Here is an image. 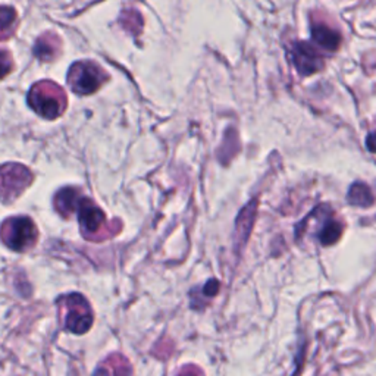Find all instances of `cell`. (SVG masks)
<instances>
[{
    "label": "cell",
    "instance_id": "1",
    "mask_svg": "<svg viewBox=\"0 0 376 376\" xmlns=\"http://www.w3.org/2000/svg\"><path fill=\"white\" fill-rule=\"evenodd\" d=\"M77 216L81 235L87 241H106L109 238L118 235L122 230V222L119 219H113L109 222L103 210L93 200L86 196L79 201Z\"/></svg>",
    "mask_w": 376,
    "mask_h": 376
},
{
    "label": "cell",
    "instance_id": "2",
    "mask_svg": "<svg viewBox=\"0 0 376 376\" xmlns=\"http://www.w3.org/2000/svg\"><path fill=\"white\" fill-rule=\"evenodd\" d=\"M30 108L46 119H56L63 115L68 106L65 90L50 79L34 84L28 93Z\"/></svg>",
    "mask_w": 376,
    "mask_h": 376
},
{
    "label": "cell",
    "instance_id": "3",
    "mask_svg": "<svg viewBox=\"0 0 376 376\" xmlns=\"http://www.w3.org/2000/svg\"><path fill=\"white\" fill-rule=\"evenodd\" d=\"M0 238L6 247L17 253H26L36 246L39 230L28 216H14L8 218L0 226Z\"/></svg>",
    "mask_w": 376,
    "mask_h": 376
},
{
    "label": "cell",
    "instance_id": "4",
    "mask_svg": "<svg viewBox=\"0 0 376 376\" xmlns=\"http://www.w3.org/2000/svg\"><path fill=\"white\" fill-rule=\"evenodd\" d=\"M106 81H109V74L99 63L91 61L75 62L68 72V84L79 96L96 93Z\"/></svg>",
    "mask_w": 376,
    "mask_h": 376
},
{
    "label": "cell",
    "instance_id": "5",
    "mask_svg": "<svg viewBox=\"0 0 376 376\" xmlns=\"http://www.w3.org/2000/svg\"><path fill=\"white\" fill-rule=\"evenodd\" d=\"M58 306L63 316L65 328L72 334H86L93 325V312L81 294L63 295L58 300Z\"/></svg>",
    "mask_w": 376,
    "mask_h": 376
},
{
    "label": "cell",
    "instance_id": "6",
    "mask_svg": "<svg viewBox=\"0 0 376 376\" xmlns=\"http://www.w3.org/2000/svg\"><path fill=\"white\" fill-rule=\"evenodd\" d=\"M34 181L31 170L21 164H6L0 166V200L15 201Z\"/></svg>",
    "mask_w": 376,
    "mask_h": 376
},
{
    "label": "cell",
    "instance_id": "7",
    "mask_svg": "<svg viewBox=\"0 0 376 376\" xmlns=\"http://www.w3.org/2000/svg\"><path fill=\"white\" fill-rule=\"evenodd\" d=\"M291 61L301 75H310L324 68V61L309 43H294L290 52Z\"/></svg>",
    "mask_w": 376,
    "mask_h": 376
},
{
    "label": "cell",
    "instance_id": "8",
    "mask_svg": "<svg viewBox=\"0 0 376 376\" xmlns=\"http://www.w3.org/2000/svg\"><path fill=\"white\" fill-rule=\"evenodd\" d=\"M84 197L83 191L77 187H65L56 192L53 197L55 210L58 212L62 218L70 219L77 213L79 201Z\"/></svg>",
    "mask_w": 376,
    "mask_h": 376
},
{
    "label": "cell",
    "instance_id": "9",
    "mask_svg": "<svg viewBox=\"0 0 376 376\" xmlns=\"http://www.w3.org/2000/svg\"><path fill=\"white\" fill-rule=\"evenodd\" d=\"M62 52V40L53 31L41 34L34 46V55L41 62H53Z\"/></svg>",
    "mask_w": 376,
    "mask_h": 376
},
{
    "label": "cell",
    "instance_id": "10",
    "mask_svg": "<svg viewBox=\"0 0 376 376\" xmlns=\"http://www.w3.org/2000/svg\"><path fill=\"white\" fill-rule=\"evenodd\" d=\"M131 364L127 357L115 353L99 364L95 376H131Z\"/></svg>",
    "mask_w": 376,
    "mask_h": 376
},
{
    "label": "cell",
    "instance_id": "11",
    "mask_svg": "<svg viewBox=\"0 0 376 376\" xmlns=\"http://www.w3.org/2000/svg\"><path fill=\"white\" fill-rule=\"evenodd\" d=\"M256 201H250L247 206L240 212L237 218V225H235V237H237V244L243 246L247 238L252 232L253 222H255V216H256Z\"/></svg>",
    "mask_w": 376,
    "mask_h": 376
},
{
    "label": "cell",
    "instance_id": "12",
    "mask_svg": "<svg viewBox=\"0 0 376 376\" xmlns=\"http://www.w3.org/2000/svg\"><path fill=\"white\" fill-rule=\"evenodd\" d=\"M312 37L315 43H317L322 49L326 50H337L341 43L339 32H337L331 27H328L326 24H313Z\"/></svg>",
    "mask_w": 376,
    "mask_h": 376
},
{
    "label": "cell",
    "instance_id": "13",
    "mask_svg": "<svg viewBox=\"0 0 376 376\" xmlns=\"http://www.w3.org/2000/svg\"><path fill=\"white\" fill-rule=\"evenodd\" d=\"M18 28L17 10L10 6H0V41L10 39Z\"/></svg>",
    "mask_w": 376,
    "mask_h": 376
},
{
    "label": "cell",
    "instance_id": "14",
    "mask_svg": "<svg viewBox=\"0 0 376 376\" xmlns=\"http://www.w3.org/2000/svg\"><path fill=\"white\" fill-rule=\"evenodd\" d=\"M347 200L351 206L359 208H369L373 204L372 191L366 184H363V182H355V184L351 186Z\"/></svg>",
    "mask_w": 376,
    "mask_h": 376
},
{
    "label": "cell",
    "instance_id": "15",
    "mask_svg": "<svg viewBox=\"0 0 376 376\" xmlns=\"http://www.w3.org/2000/svg\"><path fill=\"white\" fill-rule=\"evenodd\" d=\"M343 230L344 226L341 225V222H338L337 219H328L325 221L322 230L319 231L317 240L324 246H333L339 240L341 234H343Z\"/></svg>",
    "mask_w": 376,
    "mask_h": 376
},
{
    "label": "cell",
    "instance_id": "16",
    "mask_svg": "<svg viewBox=\"0 0 376 376\" xmlns=\"http://www.w3.org/2000/svg\"><path fill=\"white\" fill-rule=\"evenodd\" d=\"M121 26L132 34H140L143 28V18L134 9L123 10V14L121 17Z\"/></svg>",
    "mask_w": 376,
    "mask_h": 376
},
{
    "label": "cell",
    "instance_id": "17",
    "mask_svg": "<svg viewBox=\"0 0 376 376\" xmlns=\"http://www.w3.org/2000/svg\"><path fill=\"white\" fill-rule=\"evenodd\" d=\"M14 70V61L12 55L8 50L0 49V79H3L6 75H9Z\"/></svg>",
    "mask_w": 376,
    "mask_h": 376
},
{
    "label": "cell",
    "instance_id": "18",
    "mask_svg": "<svg viewBox=\"0 0 376 376\" xmlns=\"http://www.w3.org/2000/svg\"><path fill=\"white\" fill-rule=\"evenodd\" d=\"M177 376H204L203 370L195 364H187V366L182 368Z\"/></svg>",
    "mask_w": 376,
    "mask_h": 376
},
{
    "label": "cell",
    "instance_id": "19",
    "mask_svg": "<svg viewBox=\"0 0 376 376\" xmlns=\"http://www.w3.org/2000/svg\"><path fill=\"white\" fill-rule=\"evenodd\" d=\"M218 290H219V282L215 281V279H210L206 286H204L203 293H204V295H209V297H212V295L218 293Z\"/></svg>",
    "mask_w": 376,
    "mask_h": 376
},
{
    "label": "cell",
    "instance_id": "20",
    "mask_svg": "<svg viewBox=\"0 0 376 376\" xmlns=\"http://www.w3.org/2000/svg\"><path fill=\"white\" fill-rule=\"evenodd\" d=\"M368 149L373 153H376V131L368 135Z\"/></svg>",
    "mask_w": 376,
    "mask_h": 376
}]
</instances>
